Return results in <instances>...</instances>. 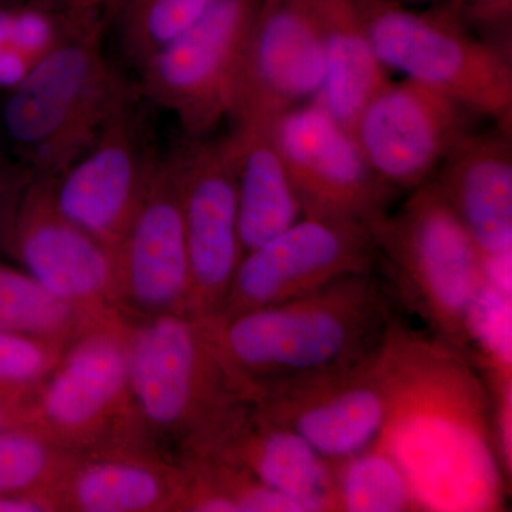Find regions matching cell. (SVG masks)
Listing matches in <instances>:
<instances>
[{
    "label": "cell",
    "instance_id": "26",
    "mask_svg": "<svg viewBox=\"0 0 512 512\" xmlns=\"http://www.w3.org/2000/svg\"><path fill=\"white\" fill-rule=\"evenodd\" d=\"M50 444L26 429L0 433V495L39 493L53 498V488L69 461Z\"/></svg>",
    "mask_w": 512,
    "mask_h": 512
},
{
    "label": "cell",
    "instance_id": "6",
    "mask_svg": "<svg viewBox=\"0 0 512 512\" xmlns=\"http://www.w3.org/2000/svg\"><path fill=\"white\" fill-rule=\"evenodd\" d=\"M387 70L446 94L501 130L512 121V64L503 43L476 37L446 9L413 12L392 0H360Z\"/></svg>",
    "mask_w": 512,
    "mask_h": 512
},
{
    "label": "cell",
    "instance_id": "28",
    "mask_svg": "<svg viewBox=\"0 0 512 512\" xmlns=\"http://www.w3.org/2000/svg\"><path fill=\"white\" fill-rule=\"evenodd\" d=\"M443 9L463 25L468 23L495 35L511 26L512 0H448Z\"/></svg>",
    "mask_w": 512,
    "mask_h": 512
},
{
    "label": "cell",
    "instance_id": "10",
    "mask_svg": "<svg viewBox=\"0 0 512 512\" xmlns=\"http://www.w3.org/2000/svg\"><path fill=\"white\" fill-rule=\"evenodd\" d=\"M36 389L35 399L20 403L19 429L33 431L50 443H90L126 416L133 404L127 328L116 313L77 333Z\"/></svg>",
    "mask_w": 512,
    "mask_h": 512
},
{
    "label": "cell",
    "instance_id": "33",
    "mask_svg": "<svg viewBox=\"0 0 512 512\" xmlns=\"http://www.w3.org/2000/svg\"><path fill=\"white\" fill-rule=\"evenodd\" d=\"M111 2H113V0H100V6H101V9H103V12H104V10L109 8V6L111 5Z\"/></svg>",
    "mask_w": 512,
    "mask_h": 512
},
{
    "label": "cell",
    "instance_id": "24",
    "mask_svg": "<svg viewBox=\"0 0 512 512\" xmlns=\"http://www.w3.org/2000/svg\"><path fill=\"white\" fill-rule=\"evenodd\" d=\"M333 473L336 511H419L402 468L377 444L333 463Z\"/></svg>",
    "mask_w": 512,
    "mask_h": 512
},
{
    "label": "cell",
    "instance_id": "18",
    "mask_svg": "<svg viewBox=\"0 0 512 512\" xmlns=\"http://www.w3.org/2000/svg\"><path fill=\"white\" fill-rule=\"evenodd\" d=\"M198 453L235 464L303 512L336 511L333 463L252 400L238 404L191 454Z\"/></svg>",
    "mask_w": 512,
    "mask_h": 512
},
{
    "label": "cell",
    "instance_id": "5",
    "mask_svg": "<svg viewBox=\"0 0 512 512\" xmlns=\"http://www.w3.org/2000/svg\"><path fill=\"white\" fill-rule=\"evenodd\" d=\"M127 369L138 416L180 437L187 453L251 400L225 365L208 323L185 313L154 315L127 329Z\"/></svg>",
    "mask_w": 512,
    "mask_h": 512
},
{
    "label": "cell",
    "instance_id": "1",
    "mask_svg": "<svg viewBox=\"0 0 512 512\" xmlns=\"http://www.w3.org/2000/svg\"><path fill=\"white\" fill-rule=\"evenodd\" d=\"M383 356L389 413L376 444L402 468L417 510L504 511L511 470L483 370L399 319Z\"/></svg>",
    "mask_w": 512,
    "mask_h": 512
},
{
    "label": "cell",
    "instance_id": "4",
    "mask_svg": "<svg viewBox=\"0 0 512 512\" xmlns=\"http://www.w3.org/2000/svg\"><path fill=\"white\" fill-rule=\"evenodd\" d=\"M383 279L397 305L431 338L471 360V318L485 285L484 258L433 180L370 225Z\"/></svg>",
    "mask_w": 512,
    "mask_h": 512
},
{
    "label": "cell",
    "instance_id": "19",
    "mask_svg": "<svg viewBox=\"0 0 512 512\" xmlns=\"http://www.w3.org/2000/svg\"><path fill=\"white\" fill-rule=\"evenodd\" d=\"M437 171L434 183L476 242L484 261L511 256L510 131H471Z\"/></svg>",
    "mask_w": 512,
    "mask_h": 512
},
{
    "label": "cell",
    "instance_id": "23",
    "mask_svg": "<svg viewBox=\"0 0 512 512\" xmlns=\"http://www.w3.org/2000/svg\"><path fill=\"white\" fill-rule=\"evenodd\" d=\"M214 0H113L104 18L113 20L120 49L138 70L181 35Z\"/></svg>",
    "mask_w": 512,
    "mask_h": 512
},
{
    "label": "cell",
    "instance_id": "2",
    "mask_svg": "<svg viewBox=\"0 0 512 512\" xmlns=\"http://www.w3.org/2000/svg\"><path fill=\"white\" fill-rule=\"evenodd\" d=\"M396 306L383 276L370 271L291 301L204 320L229 372L251 399L268 384L372 355L396 323Z\"/></svg>",
    "mask_w": 512,
    "mask_h": 512
},
{
    "label": "cell",
    "instance_id": "12",
    "mask_svg": "<svg viewBox=\"0 0 512 512\" xmlns=\"http://www.w3.org/2000/svg\"><path fill=\"white\" fill-rule=\"evenodd\" d=\"M372 229L357 222L302 217L245 252L218 316L228 319L308 295L343 276L376 271Z\"/></svg>",
    "mask_w": 512,
    "mask_h": 512
},
{
    "label": "cell",
    "instance_id": "8",
    "mask_svg": "<svg viewBox=\"0 0 512 512\" xmlns=\"http://www.w3.org/2000/svg\"><path fill=\"white\" fill-rule=\"evenodd\" d=\"M143 103L133 84L89 150L52 178L60 214L114 251L163 157Z\"/></svg>",
    "mask_w": 512,
    "mask_h": 512
},
{
    "label": "cell",
    "instance_id": "14",
    "mask_svg": "<svg viewBox=\"0 0 512 512\" xmlns=\"http://www.w3.org/2000/svg\"><path fill=\"white\" fill-rule=\"evenodd\" d=\"M473 116L456 100L424 84L389 80L350 128L384 183L393 191H413L431 180L471 133Z\"/></svg>",
    "mask_w": 512,
    "mask_h": 512
},
{
    "label": "cell",
    "instance_id": "9",
    "mask_svg": "<svg viewBox=\"0 0 512 512\" xmlns=\"http://www.w3.org/2000/svg\"><path fill=\"white\" fill-rule=\"evenodd\" d=\"M274 133L303 217L370 227L389 212L394 191L373 170L352 128L315 100L276 117Z\"/></svg>",
    "mask_w": 512,
    "mask_h": 512
},
{
    "label": "cell",
    "instance_id": "22",
    "mask_svg": "<svg viewBox=\"0 0 512 512\" xmlns=\"http://www.w3.org/2000/svg\"><path fill=\"white\" fill-rule=\"evenodd\" d=\"M158 466L131 456H106L67 464L53 488L57 507L83 512L180 510L185 470Z\"/></svg>",
    "mask_w": 512,
    "mask_h": 512
},
{
    "label": "cell",
    "instance_id": "25",
    "mask_svg": "<svg viewBox=\"0 0 512 512\" xmlns=\"http://www.w3.org/2000/svg\"><path fill=\"white\" fill-rule=\"evenodd\" d=\"M93 322L28 272L0 264V329L64 343Z\"/></svg>",
    "mask_w": 512,
    "mask_h": 512
},
{
    "label": "cell",
    "instance_id": "20",
    "mask_svg": "<svg viewBox=\"0 0 512 512\" xmlns=\"http://www.w3.org/2000/svg\"><path fill=\"white\" fill-rule=\"evenodd\" d=\"M224 137L235 175L239 234L251 251L303 217L301 204L281 156L271 117L239 113Z\"/></svg>",
    "mask_w": 512,
    "mask_h": 512
},
{
    "label": "cell",
    "instance_id": "16",
    "mask_svg": "<svg viewBox=\"0 0 512 512\" xmlns=\"http://www.w3.org/2000/svg\"><path fill=\"white\" fill-rule=\"evenodd\" d=\"M117 293L150 313L188 315L190 259L180 191L170 154L158 163L146 194L116 248Z\"/></svg>",
    "mask_w": 512,
    "mask_h": 512
},
{
    "label": "cell",
    "instance_id": "21",
    "mask_svg": "<svg viewBox=\"0 0 512 512\" xmlns=\"http://www.w3.org/2000/svg\"><path fill=\"white\" fill-rule=\"evenodd\" d=\"M325 76L316 103L352 127L367 101L389 82L360 0H316Z\"/></svg>",
    "mask_w": 512,
    "mask_h": 512
},
{
    "label": "cell",
    "instance_id": "31",
    "mask_svg": "<svg viewBox=\"0 0 512 512\" xmlns=\"http://www.w3.org/2000/svg\"><path fill=\"white\" fill-rule=\"evenodd\" d=\"M40 3L47 9H56L60 12L100 8V0H40Z\"/></svg>",
    "mask_w": 512,
    "mask_h": 512
},
{
    "label": "cell",
    "instance_id": "15",
    "mask_svg": "<svg viewBox=\"0 0 512 512\" xmlns=\"http://www.w3.org/2000/svg\"><path fill=\"white\" fill-rule=\"evenodd\" d=\"M3 245L47 292L87 318L116 313V251L60 214L52 178H30Z\"/></svg>",
    "mask_w": 512,
    "mask_h": 512
},
{
    "label": "cell",
    "instance_id": "32",
    "mask_svg": "<svg viewBox=\"0 0 512 512\" xmlns=\"http://www.w3.org/2000/svg\"><path fill=\"white\" fill-rule=\"evenodd\" d=\"M9 429H18V427H16L15 416H13L8 403L0 397V433Z\"/></svg>",
    "mask_w": 512,
    "mask_h": 512
},
{
    "label": "cell",
    "instance_id": "29",
    "mask_svg": "<svg viewBox=\"0 0 512 512\" xmlns=\"http://www.w3.org/2000/svg\"><path fill=\"white\" fill-rule=\"evenodd\" d=\"M33 174L20 163L0 158V244H5L16 208Z\"/></svg>",
    "mask_w": 512,
    "mask_h": 512
},
{
    "label": "cell",
    "instance_id": "27",
    "mask_svg": "<svg viewBox=\"0 0 512 512\" xmlns=\"http://www.w3.org/2000/svg\"><path fill=\"white\" fill-rule=\"evenodd\" d=\"M63 345L0 329V397L16 404L36 389L59 362Z\"/></svg>",
    "mask_w": 512,
    "mask_h": 512
},
{
    "label": "cell",
    "instance_id": "17",
    "mask_svg": "<svg viewBox=\"0 0 512 512\" xmlns=\"http://www.w3.org/2000/svg\"><path fill=\"white\" fill-rule=\"evenodd\" d=\"M323 76L316 0H261L231 117L249 113L276 119L315 99Z\"/></svg>",
    "mask_w": 512,
    "mask_h": 512
},
{
    "label": "cell",
    "instance_id": "7",
    "mask_svg": "<svg viewBox=\"0 0 512 512\" xmlns=\"http://www.w3.org/2000/svg\"><path fill=\"white\" fill-rule=\"evenodd\" d=\"M261 0H214L140 69L138 92L173 114L185 137H205L231 117Z\"/></svg>",
    "mask_w": 512,
    "mask_h": 512
},
{
    "label": "cell",
    "instance_id": "3",
    "mask_svg": "<svg viewBox=\"0 0 512 512\" xmlns=\"http://www.w3.org/2000/svg\"><path fill=\"white\" fill-rule=\"evenodd\" d=\"M99 12L79 13L3 104V130L33 175L56 178L83 156L133 86L107 59Z\"/></svg>",
    "mask_w": 512,
    "mask_h": 512
},
{
    "label": "cell",
    "instance_id": "30",
    "mask_svg": "<svg viewBox=\"0 0 512 512\" xmlns=\"http://www.w3.org/2000/svg\"><path fill=\"white\" fill-rule=\"evenodd\" d=\"M55 510H57V504L50 495L39 493L0 495V512H46Z\"/></svg>",
    "mask_w": 512,
    "mask_h": 512
},
{
    "label": "cell",
    "instance_id": "11",
    "mask_svg": "<svg viewBox=\"0 0 512 512\" xmlns=\"http://www.w3.org/2000/svg\"><path fill=\"white\" fill-rule=\"evenodd\" d=\"M383 345L353 365L268 384L251 400L320 456L339 463L375 446L382 434L389 413Z\"/></svg>",
    "mask_w": 512,
    "mask_h": 512
},
{
    "label": "cell",
    "instance_id": "13",
    "mask_svg": "<svg viewBox=\"0 0 512 512\" xmlns=\"http://www.w3.org/2000/svg\"><path fill=\"white\" fill-rule=\"evenodd\" d=\"M168 154L190 259L188 315L212 319L220 313L244 256L234 170L224 137H185Z\"/></svg>",
    "mask_w": 512,
    "mask_h": 512
}]
</instances>
